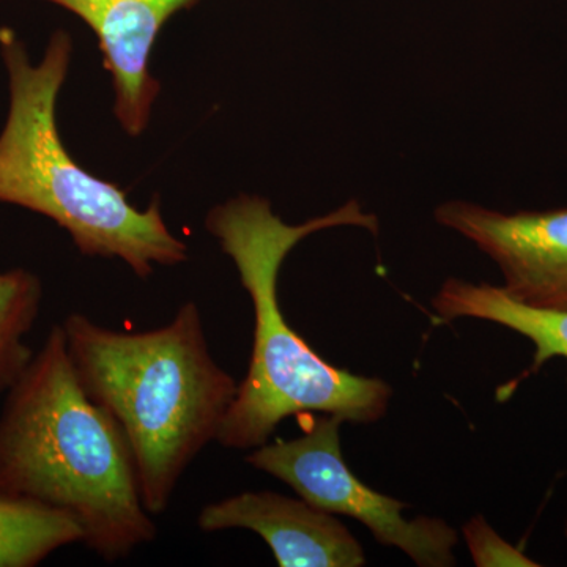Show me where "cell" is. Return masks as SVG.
Segmentation results:
<instances>
[{"mask_svg": "<svg viewBox=\"0 0 567 567\" xmlns=\"http://www.w3.org/2000/svg\"><path fill=\"white\" fill-rule=\"evenodd\" d=\"M0 486L69 514L106 563L155 540L121 427L82 390L54 324L0 412Z\"/></svg>", "mask_w": 567, "mask_h": 567, "instance_id": "cell-1", "label": "cell"}, {"mask_svg": "<svg viewBox=\"0 0 567 567\" xmlns=\"http://www.w3.org/2000/svg\"><path fill=\"white\" fill-rule=\"evenodd\" d=\"M342 226L379 233L377 216L357 200L297 226L275 215L267 199L249 194L208 212L205 227L233 260L254 311L248 372L216 440L227 450H256L286 417L303 413L354 424L377 423L386 415L393 388L328 363L290 327L279 305V271L295 246L309 235Z\"/></svg>", "mask_w": 567, "mask_h": 567, "instance_id": "cell-2", "label": "cell"}, {"mask_svg": "<svg viewBox=\"0 0 567 567\" xmlns=\"http://www.w3.org/2000/svg\"><path fill=\"white\" fill-rule=\"evenodd\" d=\"M84 393L121 427L152 516L166 513L182 476L218 440L238 383L208 349L194 301L147 331H117L73 312L62 322Z\"/></svg>", "mask_w": 567, "mask_h": 567, "instance_id": "cell-3", "label": "cell"}, {"mask_svg": "<svg viewBox=\"0 0 567 567\" xmlns=\"http://www.w3.org/2000/svg\"><path fill=\"white\" fill-rule=\"evenodd\" d=\"M71 54L73 41L59 29L32 63L18 33L0 29L10 95L0 133V203L47 216L82 256L122 260L137 278L186 262L188 246L171 233L158 200L137 210L115 183L95 177L66 151L55 111Z\"/></svg>", "mask_w": 567, "mask_h": 567, "instance_id": "cell-4", "label": "cell"}, {"mask_svg": "<svg viewBox=\"0 0 567 567\" xmlns=\"http://www.w3.org/2000/svg\"><path fill=\"white\" fill-rule=\"evenodd\" d=\"M338 416H317L300 436L249 451L252 468L289 484L301 498L330 514L352 517L382 546L399 548L421 567L456 566V529L442 518H406L410 505L380 494L346 464Z\"/></svg>", "mask_w": 567, "mask_h": 567, "instance_id": "cell-5", "label": "cell"}, {"mask_svg": "<svg viewBox=\"0 0 567 567\" xmlns=\"http://www.w3.org/2000/svg\"><path fill=\"white\" fill-rule=\"evenodd\" d=\"M435 219L494 260L514 300L567 311V208L505 213L451 200L436 208Z\"/></svg>", "mask_w": 567, "mask_h": 567, "instance_id": "cell-6", "label": "cell"}, {"mask_svg": "<svg viewBox=\"0 0 567 567\" xmlns=\"http://www.w3.org/2000/svg\"><path fill=\"white\" fill-rule=\"evenodd\" d=\"M84 21L99 40L104 69L114 87V114L130 136H141L151 122L162 84L151 58L166 22L199 0H44Z\"/></svg>", "mask_w": 567, "mask_h": 567, "instance_id": "cell-7", "label": "cell"}, {"mask_svg": "<svg viewBox=\"0 0 567 567\" xmlns=\"http://www.w3.org/2000/svg\"><path fill=\"white\" fill-rule=\"evenodd\" d=\"M205 533L249 529L262 537L281 567H361L365 555L357 537L333 514L276 492H244L200 509Z\"/></svg>", "mask_w": 567, "mask_h": 567, "instance_id": "cell-8", "label": "cell"}, {"mask_svg": "<svg viewBox=\"0 0 567 567\" xmlns=\"http://www.w3.org/2000/svg\"><path fill=\"white\" fill-rule=\"evenodd\" d=\"M432 309L443 322L484 320L527 338L535 347L528 374L555 358L567 360V311L532 308L514 300L502 286L451 278L432 298Z\"/></svg>", "mask_w": 567, "mask_h": 567, "instance_id": "cell-9", "label": "cell"}, {"mask_svg": "<svg viewBox=\"0 0 567 567\" xmlns=\"http://www.w3.org/2000/svg\"><path fill=\"white\" fill-rule=\"evenodd\" d=\"M74 543L82 529L73 517L0 486V567H35Z\"/></svg>", "mask_w": 567, "mask_h": 567, "instance_id": "cell-10", "label": "cell"}, {"mask_svg": "<svg viewBox=\"0 0 567 567\" xmlns=\"http://www.w3.org/2000/svg\"><path fill=\"white\" fill-rule=\"evenodd\" d=\"M43 284L25 268L0 271V393L9 391L31 363L24 338L40 316Z\"/></svg>", "mask_w": 567, "mask_h": 567, "instance_id": "cell-11", "label": "cell"}, {"mask_svg": "<svg viewBox=\"0 0 567 567\" xmlns=\"http://www.w3.org/2000/svg\"><path fill=\"white\" fill-rule=\"evenodd\" d=\"M472 554L473 561L477 567H537L540 566L535 559L525 555L520 548L507 543L505 537L498 535L483 516H475L466 522L462 528Z\"/></svg>", "mask_w": 567, "mask_h": 567, "instance_id": "cell-12", "label": "cell"}, {"mask_svg": "<svg viewBox=\"0 0 567 567\" xmlns=\"http://www.w3.org/2000/svg\"><path fill=\"white\" fill-rule=\"evenodd\" d=\"M565 536H566V539H567V520H566V527H565Z\"/></svg>", "mask_w": 567, "mask_h": 567, "instance_id": "cell-13", "label": "cell"}]
</instances>
